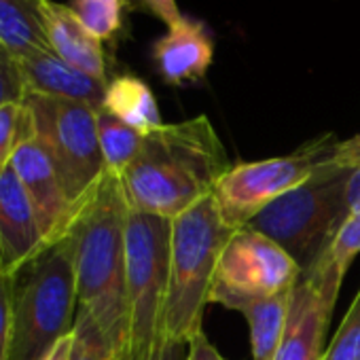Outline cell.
I'll use <instances>...</instances> for the list:
<instances>
[{
  "mask_svg": "<svg viewBox=\"0 0 360 360\" xmlns=\"http://www.w3.org/2000/svg\"><path fill=\"white\" fill-rule=\"evenodd\" d=\"M102 110L117 117L142 136H148L163 125L150 87L142 79L131 75H121L108 81Z\"/></svg>",
  "mask_w": 360,
  "mask_h": 360,
  "instance_id": "cell-16",
  "label": "cell"
},
{
  "mask_svg": "<svg viewBox=\"0 0 360 360\" xmlns=\"http://www.w3.org/2000/svg\"><path fill=\"white\" fill-rule=\"evenodd\" d=\"M358 255H360V212L343 223L333 244L307 271H303V276H311L341 288L343 278Z\"/></svg>",
  "mask_w": 360,
  "mask_h": 360,
  "instance_id": "cell-20",
  "label": "cell"
},
{
  "mask_svg": "<svg viewBox=\"0 0 360 360\" xmlns=\"http://www.w3.org/2000/svg\"><path fill=\"white\" fill-rule=\"evenodd\" d=\"M301 276V267L284 248L267 236L242 227L229 238L219 257L210 284V303L242 311L259 299L292 290Z\"/></svg>",
  "mask_w": 360,
  "mask_h": 360,
  "instance_id": "cell-9",
  "label": "cell"
},
{
  "mask_svg": "<svg viewBox=\"0 0 360 360\" xmlns=\"http://www.w3.org/2000/svg\"><path fill=\"white\" fill-rule=\"evenodd\" d=\"M322 360H360V290L343 316L333 341L324 349Z\"/></svg>",
  "mask_w": 360,
  "mask_h": 360,
  "instance_id": "cell-24",
  "label": "cell"
},
{
  "mask_svg": "<svg viewBox=\"0 0 360 360\" xmlns=\"http://www.w3.org/2000/svg\"><path fill=\"white\" fill-rule=\"evenodd\" d=\"M34 138V117L24 102L0 106V169L9 167L18 148Z\"/></svg>",
  "mask_w": 360,
  "mask_h": 360,
  "instance_id": "cell-21",
  "label": "cell"
},
{
  "mask_svg": "<svg viewBox=\"0 0 360 360\" xmlns=\"http://www.w3.org/2000/svg\"><path fill=\"white\" fill-rule=\"evenodd\" d=\"M98 140H100V150L104 157L106 172L121 178V174L138 157L144 136L100 108L98 110Z\"/></svg>",
  "mask_w": 360,
  "mask_h": 360,
  "instance_id": "cell-19",
  "label": "cell"
},
{
  "mask_svg": "<svg viewBox=\"0 0 360 360\" xmlns=\"http://www.w3.org/2000/svg\"><path fill=\"white\" fill-rule=\"evenodd\" d=\"M172 221L129 210L125 231V360H159L165 347Z\"/></svg>",
  "mask_w": 360,
  "mask_h": 360,
  "instance_id": "cell-5",
  "label": "cell"
},
{
  "mask_svg": "<svg viewBox=\"0 0 360 360\" xmlns=\"http://www.w3.org/2000/svg\"><path fill=\"white\" fill-rule=\"evenodd\" d=\"M214 60V41L206 24L183 18L153 45V62L163 83L180 87L202 81Z\"/></svg>",
  "mask_w": 360,
  "mask_h": 360,
  "instance_id": "cell-13",
  "label": "cell"
},
{
  "mask_svg": "<svg viewBox=\"0 0 360 360\" xmlns=\"http://www.w3.org/2000/svg\"><path fill=\"white\" fill-rule=\"evenodd\" d=\"M347 176L349 165H341L333 157L303 185L271 202L246 227L274 240L301 271H307L349 219L345 204Z\"/></svg>",
  "mask_w": 360,
  "mask_h": 360,
  "instance_id": "cell-6",
  "label": "cell"
},
{
  "mask_svg": "<svg viewBox=\"0 0 360 360\" xmlns=\"http://www.w3.org/2000/svg\"><path fill=\"white\" fill-rule=\"evenodd\" d=\"M337 144L339 140L328 134L284 157L231 165L212 191L221 219L236 231L246 227L271 202L303 185L318 167L328 163Z\"/></svg>",
  "mask_w": 360,
  "mask_h": 360,
  "instance_id": "cell-8",
  "label": "cell"
},
{
  "mask_svg": "<svg viewBox=\"0 0 360 360\" xmlns=\"http://www.w3.org/2000/svg\"><path fill=\"white\" fill-rule=\"evenodd\" d=\"M345 204H347L349 217L360 212V159L349 165L347 187H345Z\"/></svg>",
  "mask_w": 360,
  "mask_h": 360,
  "instance_id": "cell-29",
  "label": "cell"
},
{
  "mask_svg": "<svg viewBox=\"0 0 360 360\" xmlns=\"http://www.w3.org/2000/svg\"><path fill=\"white\" fill-rule=\"evenodd\" d=\"M24 104L34 117L37 138L47 148L66 195L79 206L106 174L98 140L100 108L30 91Z\"/></svg>",
  "mask_w": 360,
  "mask_h": 360,
  "instance_id": "cell-7",
  "label": "cell"
},
{
  "mask_svg": "<svg viewBox=\"0 0 360 360\" xmlns=\"http://www.w3.org/2000/svg\"><path fill=\"white\" fill-rule=\"evenodd\" d=\"M337 161L341 165H352L360 159V134L347 138V140H341L337 144V153H335Z\"/></svg>",
  "mask_w": 360,
  "mask_h": 360,
  "instance_id": "cell-30",
  "label": "cell"
},
{
  "mask_svg": "<svg viewBox=\"0 0 360 360\" xmlns=\"http://www.w3.org/2000/svg\"><path fill=\"white\" fill-rule=\"evenodd\" d=\"M15 278L0 267V360H9Z\"/></svg>",
  "mask_w": 360,
  "mask_h": 360,
  "instance_id": "cell-26",
  "label": "cell"
},
{
  "mask_svg": "<svg viewBox=\"0 0 360 360\" xmlns=\"http://www.w3.org/2000/svg\"><path fill=\"white\" fill-rule=\"evenodd\" d=\"M77 311L75 252L66 233L15 276L9 360H43L62 337L72 333Z\"/></svg>",
  "mask_w": 360,
  "mask_h": 360,
  "instance_id": "cell-3",
  "label": "cell"
},
{
  "mask_svg": "<svg viewBox=\"0 0 360 360\" xmlns=\"http://www.w3.org/2000/svg\"><path fill=\"white\" fill-rule=\"evenodd\" d=\"M129 206L121 178L106 172L79 204L68 229L75 252L79 311H85L125 356V231Z\"/></svg>",
  "mask_w": 360,
  "mask_h": 360,
  "instance_id": "cell-2",
  "label": "cell"
},
{
  "mask_svg": "<svg viewBox=\"0 0 360 360\" xmlns=\"http://www.w3.org/2000/svg\"><path fill=\"white\" fill-rule=\"evenodd\" d=\"M41 18L49 47L56 56L102 83L110 81L104 43L79 22L68 5H60L56 0H41Z\"/></svg>",
  "mask_w": 360,
  "mask_h": 360,
  "instance_id": "cell-14",
  "label": "cell"
},
{
  "mask_svg": "<svg viewBox=\"0 0 360 360\" xmlns=\"http://www.w3.org/2000/svg\"><path fill=\"white\" fill-rule=\"evenodd\" d=\"M225 146L206 115L163 123L144 136L138 157L121 174L129 210L174 221L212 195L229 169Z\"/></svg>",
  "mask_w": 360,
  "mask_h": 360,
  "instance_id": "cell-1",
  "label": "cell"
},
{
  "mask_svg": "<svg viewBox=\"0 0 360 360\" xmlns=\"http://www.w3.org/2000/svg\"><path fill=\"white\" fill-rule=\"evenodd\" d=\"M123 360H125V358H123Z\"/></svg>",
  "mask_w": 360,
  "mask_h": 360,
  "instance_id": "cell-33",
  "label": "cell"
},
{
  "mask_svg": "<svg viewBox=\"0 0 360 360\" xmlns=\"http://www.w3.org/2000/svg\"><path fill=\"white\" fill-rule=\"evenodd\" d=\"M68 7L102 43L115 39L123 28L125 0H70Z\"/></svg>",
  "mask_w": 360,
  "mask_h": 360,
  "instance_id": "cell-22",
  "label": "cell"
},
{
  "mask_svg": "<svg viewBox=\"0 0 360 360\" xmlns=\"http://www.w3.org/2000/svg\"><path fill=\"white\" fill-rule=\"evenodd\" d=\"M11 167L15 169L20 183L32 202L43 236V246L47 248L60 242L68 233L79 206H75L66 195L43 142L34 138L22 144L11 159Z\"/></svg>",
  "mask_w": 360,
  "mask_h": 360,
  "instance_id": "cell-10",
  "label": "cell"
},
{
  "mask_svg": "<svg viewBox=\"0 0 360 360\" xmlns=\"http://www.w3.org/2000/svg\"><path fill=\"white\" fill-rule=\"evenodd\" d=\"M43 250L39 221L24 185L11 165L0 169V267L15 278Z\"/></svg>",
  "mask_w": 360,
  "mask_h": 360,
  "instance_id": "cell-12",
  "label": "cell"
},
{
  "mask_svg": "<svg viewBox=\"0 0 360 360\" xmlns=\"http://www.w3.org/2000/svg\"><path fill=\"white\" fill-rule=\"evenodd\" d=\"M28 89L18 58L0 45V106L11 102H24Z\"/></svg>",
  "mask_w": 360,
  "mask_h": 360,
  "instance_id": "cell-25",
  "label": "cell"
},
{
  "mask_svg": "<svg viewBox=\"0 0 360 360\" xmlns=\"http://www.w3.org/2000/svg\"><path fill=\"white\" fill-rule=\"evenodd\" d=\"M125 356L85 311H77L70 360H123Z\"/></svg>",
  "mask_w": 360,
  "mask_h": 360,
  "instance_id": "cell-23",
  "label": "cell"
},
{
  "mask_svg": "<svg viewBox=\"0 0 360 360\" xmlns=\"http://www.w3.org/2000/svg\"><path fill=\"white\" fill-rule=\"evenodd\" d=\"M290 295L292 290H284L259 299L240 311L250 328V349L255 360H276L286 326Z\"/></svg>",
  "mask_w": 360,
  "mask_h": 360,
  "instance_id": "cell-18",
  "label": "cell"
},
{
  "mask_svg": "<svg viewBox=\"0 0 360 360\" xmlns=\"http://www.w3.org/2000/svg\"><path fill=\"white\" fill-rule=\"evenodd\" d=\"M159 360H187V343L167 341Z\"/></svg>",
  "mask_w": 360,
  "mask_h": 360,
  "instance_id": "cell-32",
  "label": "cell"
},
{
  "mask_svg": "<svg viewBox=\"0 0 360 360\" xmlns=\"http://www.w3.org/2000/svg\"><path fill=\"white\" fill-rule=\"evenodd\" d=\"M70 352H72V333H68L66 337H62L43 360H70Z\"/></svg>",
  "mask_w": 360,
  "mask_h": 360,
  "instance_id": "cell-31",
  "label": "cell"
},
{
  "mask_svg": "<svg viewBox=\"0 0 360 360\" xmlns=\"http://www.w3.org/2000/svg\"><path fill=\"white\" fill-rule=\"evenodd\" d=\"M339 286L301 276L292 288L286 326L276 360H322L324 337L337 305Z\"/></svg>",
  "mask_w": 360,
  "mask_h": 360,
  "instance_id": "cell-11",
  "label": "cell"
},
{
  "mask_svg": "<svg viewBox=\"0 0 360 360\" xmlns=\"http://www.w3.org/2000/svg\"><path fill=\"white\" fill-rule=\"evenodd\" d=\"M233 233L236 229L221 219L212 195L172 221L165 341L189 343L202 330L212 276Z\"/></svg>",
  "mask_w": 360,
  "mask_h": 360,
  "instance_id": "cell-4",
  "label": "cell"
},
{
  "mask_svg": "<svg viewBox=\"0 0 360 360\" xmlns=\"http://www.w3.org/2000/svg\"><path fill=\"white\" fill-rule=\"evenodd\" d=\"M187 360H227V358H223V354L212 345V341L202 328L187 343Z\"/></svg>",
  "mask_w": 360,
  "mask_h": 360,
  "instance_id": "cell-28",
  "label": "cell"
},
{
  "mask_svg": "<svg viewBox=\"0 0 360 360\" xmlns=\"http://www.w3.org/2000/svg\"><path fill=\"white\" fill-rule=\"evenodd\" d=\"M18 62L24 75L26 89L30 94L75 100V102L89 104L94 108H102L108 83H102L81 72L79 68L70 66L60 56H56L51 49L37 51Z\"/></svg>",
  "mask_w": 360,
  "mask_h": 360,
  "instance_id": "cell-15",
  "label": "cell"
},
{
  "mask_svg": "<svg viewBox=\"0 0 360 360\" xmlns=\"http://www.w3.org/2000/svg\"><path fill=\"white\" fill-rule=\"evenodd\" d=\"M134 7H138L140 11L157 18L159 22H163L167 28L178 24L180 20H183L185 15L180 13L176 0H131Z\"/></svg>",
  "mask_w": 360,
  "mask_h": 360,
  "instance_id": "cell-27",
  "label": "cell"
},
{
  "mask_svg": "<svg viewBox=\"0 0 360 360\" xmlns=\"http://www.w3.org/2000/svg\"><path fill=\"white\" fill-rule=\"evenodd\" d=\"M0 45L18 60L51 49L41 18V0H0Z\"/></svg>",
  "mask_w": 360,
  "mask_h": 360,
  "instance_id": "cell-17",
  "label": "cell"
}]
</instances>
